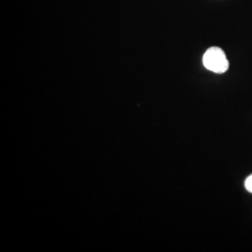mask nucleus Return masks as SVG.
Returning <instances> with one entry per match:
<instances>
[{"instance_id":"1","label":"nucleus","mask_w":252,"mask_h":252,"mask_svg":"<svg viewBox=\"0 0 252 252\" xmlns=\"http://www.w3.org/2000/svg\"><path fill=\"white\" fill-rule=\"evenodd\" d=\"M203 63L207 69L218 74L226 72L229 68L225 54L219 47H211L207 50L203 57Z\"/></svg>"},{"instance_id":"2","label":"nucleus","mask_w":252,"mask_h":252,"mask_svg":"<svg viewBox=\"0 0 252 252\" xmlns=\"http://www.w3.org/2000/svg\"><path fill=\"white\" fill-rule=\"evenodd\" d=\"M245 187L248 191L252 193V174L245 181Z\"/></svg>"}]
</instances>
